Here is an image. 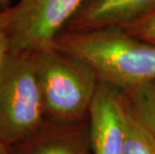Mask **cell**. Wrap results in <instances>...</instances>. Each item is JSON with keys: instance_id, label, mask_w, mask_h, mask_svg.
<instances>
[{"instance_id": "1", "label": "cell", "mask_w": 155, "mask_h": 154, "mask_svg": "<svg viewBox=\"0 0 155 154\" xmlns=\"http://www.w3.org/2000/svg\"><path fill=\"white\" fill-rule=\"evenodd\" d=\"M53 45L88 63L100 83L119 90L155 79V43L121 28L62 32Z\"/></svg>"}, {"instance_id": "2", "label": "cell", "mask_w": 155, "mask_h": 154, "mask_svg": "<svg viewBox=\"0 0 155 154\" xmlns=\"http://www.w3.org/2000/svg\"><path fill=\"white\" fill-rule=\"evenodd\" d=\"M30 52L46 122L77 125L89 112L100 83L95 71L54 46Z\"/></svg>"}, {"instance_id": "3", "label": "cell", "mask_w": 155, "mask_h": 154, "mask_svg": "<svg viewBox=\"0 0 155 154\" xmlns=\"http://www.w3.org/2000/svg\"><path fill=\"white\" fill-rule=\"evenodd\" d=\"M46 124L30 51H8L0 68V140L8 147Z\"/></svg>"}, {"instance_id": "4", "label": "cell", "mask_w": 155, "mask_h": 154, "mask_svg": "<svg viewBox=\"0 0 155 154\" xmlns=\"http://www.w3.org/2000/svg\"><path fill=\"white\" fill-rule=\"evenodd\" d=\"M83 0H19L0 13L10 51L54 46V39Z\"/></svg>"}, {"instance_id": "5", "label": "cell", "mask_w": 155, "mask_h": 154, "mask_svg": "<svg viewBox=\"0 0 155 154\" xmlns=\"http://www.w3.org/2000/svg\"><path fill=\"white\" fill-rule=\"evenodd\" d=\"M88 114L92 154H123L125 104L121 91L99 83Z\"/></svg>"}, {"instance_id": "6", "label": "cell", "mask_w": 155, "mask_h": 154, "mask_svg": "<svg viewBox=\"0 0 155 154\" xmlns=\"http://www.w3.org/2000/svg\"><path fill=\"white\" fill-rule=\"evenodd\" d=\"M155 11V0H83L62 32L123 28Z\"/></svg>"}, {"instance_id": "7", "label": "cell", "mask_w": 155, "mask_h": 154, "mask_svg": "<svg viewBox=\"0 0 155 154\" xmlns=\"http://www.w3.org/2000/svg\"><path fill=\"white\" fill-rule=\"evenodd\" d=\"M76 125H45L25 141L10 146L11 154H86Z\"/></svg>"}, {"instance_id": "8", "label": "cell", "mask_w": 155, "mask_h": 154, "mask_svg": "<svg viewBox=\"0 0 155 154\" xmlns=\"http://www.w3.org/2000/svg\"><path fill=\"white\" fill-rule=\"evenodd\" d=\"M120 91L131 112L155 137V79Z\"/></svg>"}, {"instance_id": "9", "label": "cell", "mask_w": 155, "mask_h": 154, "mask_svg": "<svg viewBox=\"0 0 155 154\" xmlns=\"http://www.w3.org/2000/svg\"><path fill=\"white\" fill-rule=\"evenodd\" d=\"M124 104L125 133L123 154H155V137L131 112L125 101Z\"/></svg>"}, {"instance_id": "10", "label": "cell", "mask_w": 155, "mask_h": 154, "mask_svg": "<svg viewBox=\"0 0 155 154\" xmlns=\"http://www.w3.org/2000/svg\"><path fill=\"white\" fill-rule=\"evenodd\" d=\"M121 29L138 38L155 43V11L141 20Z\"/></svg>"}, {"instance_id": "11", "label": "cell", "mask_w": 155, "mask_h": 154, "mask_svg": "<svg viewBox=\"0 0 155 154\" xmlns=\"http://www.w3.org/2000/svg\"><path fill=\"white\" fill-rule=\"evenodd\" d=\"M8 51H9V44L7 40V36H6L5 33L2 16L0 14V68L2 66V63L4 61L5 56L8 53Z\"/></svg>"}, {"instance_id": "12", "label": "cell", "mask_w": 155, "mask_h": 154, "mask_svg": "<svg viewBox=\"0 0 155 154\" xmlns=\"http://www.w3.org/2000/svg\"><path fill=\"white\" fill-rule=\"evenodd\" d=\"M13 0H0V13L5 12L11 7L10 4Z\"/></svg>"}, {"instance_id": "13", "label": "cell", "mask_w": 155, "mask_h": 154, "mask_svg": "<svg viewBox=\"0 0 155 154\" xmlns=\"http://www.w3.org/2000/svg\"><path fill=\"white\" fill-rule=\"evenodd\" d=\"M0 154H11L9 147L0 140Z\"/></svg>"}]
</instances>
